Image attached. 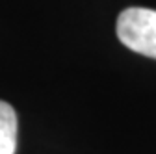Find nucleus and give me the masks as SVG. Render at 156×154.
<instances>
[{
  "label": "nucleus",
  "instance_id": "f257e3e1",
  "mask_svg": "<svg viewBox=\"0 0 156 154\" xmlns=\"http://www.w3.org/2000/svg\"><path fill=\"white\" fill-rule=\"evenodd\" d=\"M117 37L126 48L156 60V9H123L117 17Z\"/></svg>",
  "mask_w": 156,
  "mask_h": 154
},
{
  "label": "nucleus",
  "instance_id": "f03ea898",
  "mask_svg": "<svg viewBox=\"0 0 156 154\" xmlns=\"http://www.w3.org/2000/svg\"><path fill=\"white\" fill-rule=\"evenodd\" d=\"M17 149V113L0 100V154H15Z\"/></svg>",
  "mask_w": 156,
  "mask_h": 154
}]
</instances>
